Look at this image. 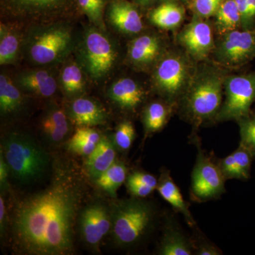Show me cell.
I'll use <instances>...</instances> for the list:
<instances>
[{
	"mask_svg": "<svg viewBox=\"0 0 255 255\" xmlns=\"http://www.w3.org/2000/svg\"><path fill=\"white\" fill-rule=\"evenodd\" d=\"M82 198L78 182L71 175L60 174L46 189L21 201L13 218L18 248L28 255L71 254Z\"/></svg>",
	"mask_w": 255,
	"mask_h": 255,
	"instance_id": "cell-1",
	"label": "cell"
},
{
	"mask_svg": "<svg viewBox=\"0 0 255 255\" xmlns=\"http://www.w3.org/2000/svg\"><path fill=\"white\" fill-rule=\"evenodd\" d=\"M226 78L212 66L201 67L193 74L176 108L195 131L203 124L215 122L222 106Z\"/></svg>",
	"mask_w": 255,
	"mask_h": 255,
	"instance_id": "cell-2",
	"label": "cell"
},
{
	"mask_svg": "<svg viewBox=\"0 0 255 255\" xmlns=\"http://www.w3.org/2000/svg\"><path fill=\"white\" fill-rule=\"evenodd\" d=\"M111 212L112 237L122 248L139 244L152 231L157 219L152 203L132 196L116 202Z\"/></svg>",
	"mask_w": 255,
	"mask_h": 255,
	"instance_id": "cell-3",
	"label": "cell"
},
{
	"mask_svg": "<svg viewBox=\"0 0 255 255\" xmlns=\"http://www.w3.org/2000/svg\"><path fill=\"white\" fill-rule=\"evenodd\" d=\"M3 145V155L9 172L18 182H36L46 173L49 155L31 137L21 133L11 134Z\"/></svg>",
	"mask_w": 255,
	"mask_h": 255,
	"instance_id": "cell-4",
	"label": "cell"
},
{
	"mask_svg": "<svg viewBox=\"0 0 255 255\" xmlns=\"http://www.w3.org/2000/svg\"><path fill=\"white\" fill-rule=\"evenodd\" d=\"M190 140L197 148L196 162L191 175V199L196 203L219 199L226 192V180L219 164L203 150L196 132L191 134Z\"/></svg>",
	"mask_w": 255,
	"mask_h": 255,
	"instance_id": "cell-5",
	"label": "cell"
},
{
	"mask_svg": "<svg viewBox=\"0 0 255 255\" xmlns=\"http://www.w3.org/2000/svg\"><path fill=\"white\" fill-rule=\"evenodd\" d=\"M194 73L187 58L174 52L164 57L157 65L154 73V84L165 102L176 108Z\"/></svg>",
	"mask_w": 255,
	"mask_h": 255,
	"instance_id": "cell-6",
	"label": "cell"
},
{
	"mask_svg": "<svg viewBox=\"0 0 255 255\" xmlns=\"http://www.w3.org/2000/svg\"><path fill=\"white\" fill-rule=\"evenodd\" d=\"M224 96L214 122H238L249 115L255 102V71L227 77L224 84Z\"/></svg>",
	"mask_w": 255,
	"mask_h": 255,
	"instance_id": "cell-7",
	"label": "cell"
},
{
	"mask_svg": "<svg viewBox=\"0 0 255 255\" xmlns=\"http://www.w3.org/2000/svg\"><path fill=\"white\" fill-rule=\"evenodd\" d=\"M219 65L228 68L243 66L255 58V28L229 32L223 35L214 48Z\"/></svg>",
	"mask_w": 255,
	"mask_h": 255,
	"instance_id": "cell-8",
	"label": "cell"
},
{
	"mask_svg": "<svg viewBox=\"0 0 255 255\" xmlns=\"http://www.w3.org/2000/svg\"><path fill=\"white\" fill-rule=\"evenodd\" d=\"M178 42L196 61L206 60L214 50V37L211 25L195 16L178 35Z\"/></svg>",
	"mask_w": 255,
	"mask_h": 255,
	"instance_id": "cell-9",
	"label": "cell"
},
{
	"mask_svg": "<svg viewBox=\"0 0 255 255\" xmlns=\"http://www.w3.org/2000/svg\"><path fill=\"white\" fill-rule=\"evenodd\" d=\"M79 224L84 241L90 246H98L112 230V212L103 203H93L82 210Z\"/></svg>",
	"mask_w": 255,
	"mask_h": 255,
	"instance_id": "cell-10",
	"label": "cell"
},
{
	"mask_svg": "<svg viewBox=\"0 0 255 255\" xmlns=\"http://www.w3.org/2000/svg\"><path fill=\"white\" fill-rule=\"evenodd\" d=\"M85 60L93 78L105 76L113 67L116 53L110 41L100 32L90 31L85 41Z\"/></svg>",
	"mask_w": 255,
	"mask_h": 255,
	"instance_id": "cell-11",
	"label": "cell"
},
{
	"mask_svg": "<svg viewBox=\"0 0 255 255\" xmlns=\"http://www.w3.org/2000/svg\"><path fill=\"white\" fill-rule=\"evenodd\" d=\"M70 41V33L64 28L43 32L35 38L30 48L32 60L39 64L52 63L61 56Z\"/></svg>",
	"mask_w": 255,
	"mask_h": 255,
	"instance_id": "cell-12",
	"label": "cell"
},
{
	"mask_svg": "<svg viewBox=\"0 0 255 255\" xmlns=\"http://www.w3.org/2000/svg\"><path fill=\"white\" fill-rule=\"evenodd\" d=\"M163 235L158 248L161 255H194V245L191 236H187L185 231L174 214L165 216Z\"/></svg>",
	"mask_w": 255,
	"mask_h": 255,
	"instance_id": "cell-13",
	"label": "cell"
},
{
	"mask_svg": "<svg viewBox=\"0 0 255 255\" xmlns=\"http://www.w3.org/2000/svg\"><path fill=\"white\" fill-rule=\"evenodd\" d=\"M157 190L161 197L167 201L177 214L182 215L189 227H197L194 216L189 210V204L184 200L180 189L171 176L170 172L163 169L158 179Z\"/></svg>",
	"mask_w": 255,
	"mask_h": 255,
	"instance_id": "cell-14",
	"label": "cell"
},
{
	"mask_svg": "<svg viewBox=\"0 0 255 255\" xmlns=\"http://www.w3.org/2000/svg\"><path fill=\"white\" fill-rule=\"evenodd\" d=\"M109 95L122 110L135 112L145 100V90L130 78H122L114 82Z\"/></svg>",
	"mask_w": 255,
	"mask_h": 255,
	"instance_id": "cell-15",
	"label": "cell"
},
{
	"mask_svg": "<svg viewBox=\"0 0 255 255\" xmlns=\"http://www.w3.org/2000/svg\"><path fill=\"white\" fill-rule=\"evenodd\" d=\"M117 147L113 137L102 136L95 150L87 157L85 167L89 176L95 181L116 162Z\"/></svg>",
	"mask_w": 255,
	"mask_h": 255,
	"instance_id": "cell-16",
	"label": "cell"
},
{
	"mask_svg": "<svg viewBox=\"0 0 255 255\" xmlns=\"http://www.w3.org/2000/svg\"><path fill=\"white\" fill-rule=\"evenodd\" d=\"M109 16L113 25L124 33H137L143 27L138 11L128 1H117L112 3Z\"/></svg>",
	"mask_w": 255,
	"mask_h": 255,
	"instance_id": "cell-17",
	"label": "cell"
},
{
	"mask_svg": "<svg viewBox=\"0 0 255 255\" xmlns=\"http://www.w3.org/2000/svg\"><path fill=\"white\" fill-rule=\"evenodd\" d=\"M74 123L80 127H91L106 123L107 116L105 110L89 99L80 98L74 101L70 110Z\"/></svg>",
	"mask_w": 255,
	"mask_h": 255,
	"instance_id": "cell-18",
	"label": "cell"
},
{
	"mask_svg": "<svg viewBox=\"0 0 255 255\" xmlns=\"http://www.w3.org/2000/svg\"><path fill=\"white\" fill-rule=\"evenodd\" d=\"M161 50L162 45L157 36L144 35L131 42L128 54L134 63L145 65L152 63L160 54Z\"/></svg>",
	"mask_w": 255,
	"mask_h": 255,
	"instance_id": "cell-19",
	"label": "cell"
},
{
	"mask_svg": "<svg viewBox=\"0 0 255 255\" xmlns=\"http://www.w3.org/2000/svg\"><path fill=\"white\" fill-rule=\"evenodd\" d=\"M175 107L167 102H153L145 107L142 113V122L145 134L160 131L168 122L172 111Z\"/></svg>",
	"mask_w": 255,
	"mask_h": 255,
	"instance_id": "cell-20",
	"label": "cell"
},
{
	"mask_svg": "<svg viewBox=\"0 0 255 255\" xmlns=\"http://www.w3.org/2000/svg\"><path fill=\"white\" fill-rule=\"evenodd\" d=\"M184 9L174 1H166L152 10L150 14L151 22L159 28L174 29L184 20Z\"/></svg>",
	"mask_w": 255,
	"mask_h": 255,
	"instance_id": "cell-21",
	"label": "cell"
},
{
	"mask_svg": "<svg viewBox=\"0 0 255 255\" xmlns=\"http://www.w3.org/2000/svg\"><path fill=\"white\" fill-rule=\"evenodd\" d=\"M41 128L50 142L55 143L63 141L70 130L66 114L60 109L50 110L42 120Z\"/></svg>",
	"mask_w": 255,
	"mask_h": 255,
	"instance_id": "cell-22",
	"label": "cell"
},
{
	"mask_svg": "<svg viewBox=\"0 0 255 255\" xmlns=\"http://www.w3.org/2000/svg\"><path fill=\"white\" fill-rule=\"evenodd\" d=\"M18 82L23 88L41 97H50L56 91L55 79L43 70L23 74L18 78Z\"/></svg>",
	"mask_w": 255,
	"mask_h": 255,
	"instance_id": "cell-23",
	"label": "cell"
},
{
	"mask_svg": "<svg viewBox=\"0 0 255 255\" xmlns=\"http://www.w3.org/2000/svg\"><path fill=\"white\" fill-rule=\"evenodd\" d=\"M101 137L100 134L95 129L80 127L69 140L68 150L78 155L88 157L95 150Z\"/></svg>",
	"mask_w": 255,
	"mask_h": 255,
	"instance_id": "cell-24",
	"label": "cell"
},
{
	"mask_svg": "<svg viewBox=\"0 0 255 255\" xmlns=\"http://www.w3.org/2000/svg\"><path fill=\"white\" fill-rule=\"evenodd\" d=\"M216 16V28L223 36L241 27V17L235 0H223Z\"/></svg>",
	"mask_w": 255,
	"mask_h": 255,
	"instance_id": "cell-25",
	"label": "cell"
},
{
	"mask_svg": "<svg viewBox=\"0 0 255 255\" xmlns=\"http://www.w3.org/2000/svg\"><path fill=\"white\" fill-rule=\"evenodd\" d=\"M127 167L122 161H116L112 166L95 181L96 184L112 198H117V191L126 182Z\"/></svg>",
	"mask_w": 255,
	"mask_h": 255,
	"instance_id": "cell-26",
	"label": "cell"
},
{
	"mask_svg": "<svg viewBox=\"0 0 255 255\" xmlns=\"http://www.w3.org/2000/svg\"><path fill=\"white\" fill-rule=\"evenodd\" d=\"M158 179L148 172L134 171L128 174L126 181L128 191L132 197L145 199L157 189Z\"/></svg>",
	"mask_w": 255,
	"mask_h": 255,
	"instance_id": "cell-27",
	"label": "cell"
},
{
	"mask_svg": "<svg viewBox=\"0 0 255 255\" xmlns=\"http://www.w3.org/2000/svg\"><path fill=\"white\" fill-rule=\"evenodd\" d=\"M22 104L21 93L9 78L4 75L0 76V109L1 113L16 112Z\"/></svg>",
	"mask_w": 255,
	"mask_h": 255,
	"instance_id": "cell-28",
	"label": "cell"
},
{
	"mask_svg": "<svg viewBox=\"0 0 255 255\" xmlns=\"http://www.w3.org/2000/svg\"><path fill=\"white\" fill-rule=\"evenodd\" d=\"M0 35V64L5 65L11 63L16 58L18 41L14 33L6 31L3 25H1Z\"/></svg>",
	"mask_w": 255,
	"mask_h": 255,
	"instance_id": "cell-29",
	"label": "cell"
},
{
	"mask_svg": "<svg viewBox=\"0 0 255 255\" xmlns=\"http://www.w3.org/2000/svg\"><path fill=\"white\" fill-rule=\"evenodd\" d=\"M235 162V178L248 181L251 178V166L255 157L249 150L241 145L233 152Z\"/></svg>",
	"mask_w": 255,
	"mask_h": 255,
	"instance_id": "cell-30",
	"label": "cell"
},
{
	"mask_svg": "<svg viewBox=\"0 0 255 255\" xmlns=\"http://www.w3.org/2000/svg\"><path fill=\"white\" fill-rule=\"evenodd\" d=\"M237 122L241 135L240 145L249 150L255 158V114L251 112Z\"/></svg>",
	"mask_w": 255,
	"mask_h": 255,
	"instance_id": "cell-31",
	"label": "cell"
},
{
	"mask_svg": "<svg viewBox=\"0 0 255 255\" xmlns=\"http://www.w3.org/2000/svg\"><path fill=\"white\" fill-rule=\"evenodd\" d=\"M135 138V129L130 121H124L117 128L113 140L119 150L127 152Z\"/></svg>",
	"mask_w": 255,
	"mask_h": 255,
	"instance_id": "cell-32",
	"label": "cell"
},
{
	"mask_svg": "<svg viewBox=\"0 0 255 255\" xmlns=\"http://www.w3.org/2000/svg\"><path fill=\"white\" fill-rule=\"evenodd\" d=\"M62 85L68 93L76 94L84 88L83 76L81 70L75 65H70L63 69Z\"/></svg>",
	"mask_w": 255,
	"mask_h": 255,
	"instance_id": "cell-33",
	"label": "cell"
},
{
	"mask_svg": "<svg viewBox=\"0 0 255 255\" xmlns=\"http://www.w3.org/2000/svg\"><path fill=\"white\" fill-rule=\"evenodd\" d=\"M195 233L191 236L194 245V255H221L223 252L220 248L215 246L212 242L203 236L202 233L194 228Z\"/></svg>",
	"mask_w": 255,
	"mask_h": 255,
	"instance_id": "cell-34",
	"label": "cell"
},
{
	"mask_svg": "<svg viewBox=\"0 0 255 255\" xmlns=\"http://www.w3.org/2000/svg\"><path fill=\"white\" fill-rule=\"evenodd\" d=\"M223 0H193L196 16L207 18L216 14Z\"/></svg>",
	"mask_w": 255,
	"mask_h": 255,
	"instance_id": "cell-35",
	"label": "cell"
},
{
	"mask_svg": "<svg viewBox=\"0 0 255 255\" xmlns=\"http://www.w3.org/2000/svg\"><path fill=\"white\" fill-rule=\"evenodd\" d=\"M105 0H78L79 5L92 21L101 23Z\"/></svg>",
	"mask_w": 255,
	"mask_h": 255,
	"instance_id": "cell-36",
	"label": "cell"
},
{
	"mask_svg": "<svg viewBox=\"0 0 255 255\" xmlns=\"http://www.w3.org/2000/svg\"><path fill=\"white\" fill-rule=\"evenodd\" d=\"M241 17V27L244 30L254 29L255 18L248 0H235Z\"/></svg>",
	"mask_w": 255,
	"mask_h": 255,
	"instance_id": "cell-37",
	"label": "cell"
},
{
	"mask_svg": "<svg viewBox=\"0 0 255 255\" xmlns=\"http://www.w3.org/2000/svg\"><path fill=\"white\" fill-rule=\"evenodd\" d=\"M9 172V167H8L7 164L5 161L2 152L1 151V157H0V184H1V189H2V187H4L6 184Z\"/></svg>",
	"mask_w": 255,
	"mask_h": 255,
	"instance_id": "cell-38",
	"label": "cell"
},
{
	"mask_svg": "<svg viewBox=\"0 0 255 255\" xmlns=\"http://www.w3.org/2000/svg\"><path fill=\"white\" fill-rule=\"evenodd\" d=\"M5 214H6V211H5L4 201L2 196H1L0 197V228H1V234H2V231H4Z\"/></svg>",
	"mask_w": 255,
	"mask_h": 255,
	"instance_id": "cell-39",
	"label": "cell"
},
{
	"mask_svg": "<svg viewBox=\"0 0 255 255\" xmlns=\"http://www.w3.org/2000/svg\"><path fill=\"white\" fill-rule=\"evenodd\" d=\"M26 1L35 3V4H44L52 2V1H55V0H26Z\"/></svg>",
	"mask_w": 255,
	"mask_h": 255,
	"instance_id": "cell-40",
	"label": "cell"
},
{
	"mask_svg": "<svg viewBox=\"0 0 255 255\" xmlns=\"http://www.w3.org/2000/svg\"><path fill=\"white\" fill-rule=\"evenodd\" d=\"M250 6L253 12V16L255 18V0H248Z\"/></svg>",
	"mask_w": 255,
	"mask_h": 255,
	"instance_id": "cell-41",
	"label": "cell"
}]
</instances>
